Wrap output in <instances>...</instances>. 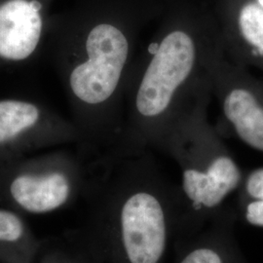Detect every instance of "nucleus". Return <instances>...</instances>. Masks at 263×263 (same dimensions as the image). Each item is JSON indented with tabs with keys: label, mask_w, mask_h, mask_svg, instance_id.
Wrapping results in <instances>:
<instances>
[{
	"label": "nucleus",
	"mask_w": 263,
	"mask_h": 263,
	"mask_svg": "<svg viewBox=\"0 0 263 263\" xmlns=\"http://www.w3.org/2000/svg\"><path fill=\"white\" fill-rule=\"evenodd\" d=\"M223 55L219 28L198 22H172L142 43L124 101L128 152L159 148L171 125L212 89V68Z\"/></svg>",
	"instance_id": "obj_1"
},
{
	"label": "nucleus",
	"mask_w": 263,
	"mask_h": 263,
	"mask_svg": "<svg viewBox=\"0 0 263 263\" xmlns=\"http://www.w3.org/2000/svg\"><path fill=\"white\" fill-rule=\"evenodd\" d=\"M142 43L135 28L109 21L68 42L66 85L85 131L121 137L125 94Z\"/></svg>",
	"instance_id": "obj_2"
},
{
	"label": "nucleus",
	"mask_w": 263,
	"mask_h": 263,
	"mask_svg": "<svg viewBox=\"0 0 263 263\" xmlns=\"http://www.w3.org/2000/svg\"><path fill=\"white\" fill-rule=\"evenodd\" d=\"M212 89L171 125L159 148L181 170L180 195L195 210H213L243 183L239 165L208 119Z\"/></svg>",
	"instance_id": "obj_3"
},
{
	"label": "nucleus",
	"mask_w": 263,
	"mask_h": 263,
	"mask_svg": "<svg viewBox=\"0 0 263 263\" xmlns=\"http://www.w3.org/2000/svg\"><path fill=\"white\" fill-rule=\"evenodd\" d=\"M172 191L144 151L131 160L116 220L123 263H163L169 240Z\"/></svg>",
	"instance_id": "obj_4"
},
{
	"label": "nucleus",
	"mask_w": 263,
	"mask_h": 263,
	"mask_svg": "<svg viewBox=\"0 0 263 263\" xmlns=\"http://www.w3.org/2000/svg\"><path fill=\"white\" fill-rule=\"evenodd\" d=\"M212 94L236 137L263 153V79L226 59H217L211 72Z\"/></svg>",
	"instance_id": "obj_5"
},
{
	"label": "nucleus",
	"mask_w": 263,
	"mask_h": 263,
	"mask_svg": "<svg viewBox=\"0 0 263 263\" xmlns=\"http://www.w3.org/2000/svg\"><path fill=\"white\" fill-rule=\"evenodd\" d=\"M43 30L37 0H7L0 4V59L19 63L32 56Z\"/></svg>",
	"instance_id": "obj_6"
},
{
	"label": "nucleus",
	"mask_w": 263,
	"mask_h": 263,
	"mask_svg": "<svg viewBox=\"0 0 263 263\" xmlns=\"http://www.w3.org/2000/svg\"><path fill=\"white\" fill-rule=\"evenodd\" d=\"M219 32L227 60L263 73V6L256 0L242 2Z\"/></svg>",
	"instance_id": "obj_7"
},
{
	"label": "nucleus",
	"mask_w": 263,
	"mask_h": 263,
	"mask_svg": "<svg viewBox=\"0 0 263 263\" xmlns=\"http://www.w3.org/2000/svg\"><path fill=\"white\" fill-rule=\"evenodd\" d=\"M11 196L25 211L44 214L62 207L71 193V181L63 172L24 174L12 180Z\"/></svg>",
	"instance_id": "obj_8"
},
{
	"label": "nucleus",
	"mask_w": 263,
	"mask_h": 263,
	"mask_svg": "<svg viewBox=\"0 0 263 263\" xmlns=\"http://www.w3.org/2000/svg\"><path fill=\"white\" fill-rule=\"evenodd\" d=\"M41 118L42 113L36 104L22 100L0 101V145L31 131Z\"/></svg>",
	"instance_id": "obj_9"
},
{
	"label": "nucleus",
	"mask_w": 263,
	"mask_h": 263,
	"mask_svg": "<svg viewBox=\"0 0 263 263\" xmlns=\"http://www.w3.org/2000/svg\"><path fill=\"white\" fill-rule=\"evenodd\" d=\"M178 263H246L232 239L226 234L207 237L189 248Z\"/></svg>",
	"instance_id": "obj_10"
},
{
	"label": "nucleus",
	"mask_w": 263,
	"mask_h": 263,
	"mask_svg": "<svg viewBox=\"0 0 263 263\" xmlns=\"http://www.w3.org/2000/svg\"><path fill=\"white\" fill-rule=\"evenodd\" d=\"M242 185L246 220L252 226L263 227V167L252 171Z\"/></svg>",
	"instance_id": "obj_11"
},
{
	"label": "nucleus",
	"mask_w": 263,
	"mask_h": 263,
	"mask_svg": "<svg viewBox=\"0 0 263 263\" xmlns=\"http://www.w3.org/2000/svg\"><path fill=\"white\" fill-rule=\"evenodd\" d=\"M24 223L19 216L0 210V241L16 242L24 235Z\"/></svg>",
	"instance_id": "obj_12"
},
{
	"label": "nucleus",
	"mask_w": 263,
	"mask_h": 263,
	"mask_svg": "<svg viewBox=\"0 0 263 263\" xmlns=\"http://www.w3.org/2000/svg\"><path fill=\"white\" fill-rule=\"evenodd\" d=\"M256 1H257L261 6H263V0H256Z\"/></svg>",
	"instance_id": "obj_13"
}]
</instances>
